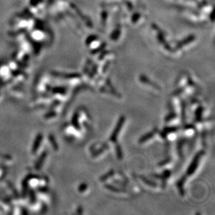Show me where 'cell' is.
Segmentation results:
<instances>
[{
    "label": "cell",
    "mask_w": 215,
    "mask_h": 215,
    "mask_svg": "<svg viewBox=\"0 0 215 215\" xmlns=\"http://www.w3.org/2000/svg\"><path fill=\"white\" fill-rule=\"evenodd\" d=\"M123 121H124L123 117V118H121V119H120L119 123H118L117 127H116V131H114V133L113 135H112V136H111V140H114V139H116V136H117V135H118V130H119L120 128H121V126H122V125H123Z\"/></svg>",
    "instance_id": "obj_1"
}]
</instances>
